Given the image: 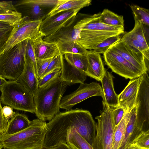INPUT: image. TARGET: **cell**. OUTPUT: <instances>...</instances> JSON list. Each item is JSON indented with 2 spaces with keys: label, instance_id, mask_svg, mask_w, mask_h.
Returning <instances> with one entry per match:
<instances>
[{
  "label": "cell",
  "instance_id": "obj_1",
  "mask_svg": "<svg viewBox=\"0 0 149 149\" xmlns=\"http://www.w3.org/2000/svg\"><path fill=\"white\" fill-rule=\"evenodd\" d=\"M44 149L66 143L67 132L74 127L90 145L96 134V123L88 111L76 108L60 112L46 123Z\"/></svg>",
  "mask_w": 149,
  "mask_h": 149
},
{
  "label": "cell",
  "instance_id": "obj_2",
  "mask_svg": "<svg viewBox=\"0 0 149 149\" xmlns=\"http://www.w3.org/2000/svg\"><path fill=\"white\" fill-rule=\"evenodd\" d=\"M67 86L58 77L38 88L33 97L38 119L50 121L60 112V103Z\"/></svg>",
  "mask_w": 149,
  "mask_h": 149
},
{
  "label": "cell",
  "instance_id": "obj_3",
  "mask_svg": "<svg viewBox=\"0 0 149 149\" xmlns=\"http://www.w3.org/2000/svg\"><path fill=\"white\" fill-rule=\"evenodd\" d=\"M45 121L38 118L31 121L29 126L14 134L0 136L3 148L9 149H44L47 129Z\"/></svg>",
  "mask_w": 149,
  "mask_h": 149
},
{
  "label": "cell",
  "instance_id": "obj_4",
  "mask_svg": "<svg viewBox=\"0 0 149 149\" xmlns=\"http://www.w3.org/2000/svg\"><path fill=\"white\" fill-rule=\"evenodd\" d=\"M0 101L13 109L35 113L33 96L15 80L7 81L0 89Z\"/></svg>",
  "mask_w": 149,
  "mask_h": 149
},
{
  "label": "cell",
  "instance_id": "obj_5",
  "mask_svg": "<svg viewBox=\"0 0 149 149\" xmlns=\"http://www.w3.org/2000/svg\"><path fill=\"white\" fill-rule=\"evenodd\" d=\"M26 41L16 45L0 56V75L5 79L16 80L23 72Z\"/></svg>",
  "mask_w": 149,
  "mask_h": 149
},
{
  "label": "cell",
  "instance_id": "obj_6",
  "mask_svg": "<svg viewBox=\"0 0 149 149\" xmlns=\"http://www.w3.org/2000/svg\"><path fill=\"white\" fill-rule=\"evenodd\" d=\"M103 108L100 114L95 117L96 134L92 147L94 149H113V139L115 125L112 109L102 101Z\"/></svg>",
  "mask_w": 149,
  "mask_h": 149
},
{
  "label": "cell",
  "instance_id": "obj_7",
  "mask_svg": "<svg viewBox=\"0 0 149 149\" xmlns=\"http://www.w3.org/2000/svg\"><path fill=\"white\" fill-rule=\"evenodd\" d=\"M62 0H23L14 5L22 17L31 20L42 21Z\"/></svg>",
  "mask_w": 149,
  "mask_h": 149
},
{
  "label": "cell",
  "instance_id": "obj_8",
  "mask_svg": "<svg viewBox=\"0 0 149 149\" xmlns=\"http://www.w3.org/2000/svg\"><path fill=\"white\" fill-rule=\"evenodd\" d=\"M42 21L31 20L22 17L21 22L14 26L6 43L3 52L27 39L32 42L45 37L40 31Z\"/></svg>",
  "mask_w": 149,
  "mask_h": 149
},
{
  "label": "cell",
  "instance_id": "obj_9",
  "mask_svg": "<svg viewBox=\"0 0 149 149\" xmlns=\"http://www.w3.org/2000/svg\"><path fill=\"white\" fill-rule=\"evenodd\" d=\"M136 125L141 131L149 130V77L148 72L141 75L136 101Z\"/></svg>",
  "mask_w": 149,
  "mask_h": 149
},
{
  "label": "cell",
  "instance_id": "obj_10",
  "mask_svg": "<svg viewBox=\"0 0 149 149\" xmlns=\"http://www.w3.org/2000/svg\"><path fill=\"white\" fill-rule=\"evenodd\" d=\"M104 95L100 84L96 82L80 84L78 88L73 92L61 98L60 108L68 110L75 105L92 97Z\"/></svg>",
  "mask_w": 149,
  "mask_h": 149
},
{
  "label": "cell",
  "instance_id": "obj_11",
  "mask_svg": "<svg viewBox=\"0 0 149 149\" xmlns=\"http://www.w3.org/2000/svg\"><path fill=\"white\" fill-rule=\"evenodd\" d=\"M78 8L63 11L50 16L42 21L40 31L45 37L53 34L60 29L72 24L78 12Z\"/></svg>",
  "mask_w": 149,
  "mask_h": 149
},
{
  "label": "cell",
  "instance_id": "obj_12",
  "mask_svg": "<svg viewBox=\"0 0 149 149\" xmlns=\"http://www.w3.org/2000/svg\"><path fill=\"white\" fill-rule=\"evenodd\" d=\"M106 65L116 74L125 79H132L143 73L120 55L108 50L103 54Z\"/></svg>",
  "mask_w": 149,
  "mask_h": 149
},
{
  "label": "cell",
  "instance_id": "obj_13",
  "mask_svg": "<svg viewBox=\"0 0 149 149\" xmlns=\"http://www.w3.org/2000/svg\"><path fill=\"white\" fill-rule=\"evenodd\" d=\"M134 18V27L130 31L126 33L121 38L120 40L143 53L149 61L148 42L147 40V26L140 23Z\"/></svg>",
  "mask_w": 149,
  "mask_h": 149
},
{
  "label": "cell",
  "instance_id": "obj_14",
  "mask_svg": "<svg viewBox=\"0 0 149 149\" xmlns=\"http://www.w3.org/2000/svg\"><path fill=\"white\" fill-rule=\"evenodd\" d=\"M108 50L120 55L143 73L148 71L146 61H149L145 55L120 40L112 45Z\"/></svg>",
  "mask_w": 149,
  "mask_h": 149
},
{
  "label": "cell",
  "instance_id": "obj_15",
  "mask_svg": "<svg viewBox=\"0 0 149 149\" xmlns=\"http://www.w3.org/2000/svg\"><path fill=\"white\" fill-rule=\"evenodd\" d=\"M124 33L119 31L82 29L81 31L79 38L76 41L87 50H93L98 45L107 39Z\"/></svg>",
  "mask_w": 149,
  "mask_h": 149
},
{
  "label": "cell",
  "instance_id": "obj_16",
  "mask_svg": "<svg viewBox=\"0 0 149 149\" xmlns=\"http://www.w3.org/2000/svg\"><path fill=\"white\" fill-rule=\"evenodd\" d=\"M141 79V76L131 79L118 95L119 107L125 111H130L135 106L136 101Z\"/></svg>",
  "mask_w": 149,
  "mask_h": 149
},
{
  "label": "cell",
  "instance_id": "obj_17",
  "mask_svg": "<svg viewBox=\"0 0 149 149\" xmlns=\"http://www.w3.org/2000/svg\"><path fill=\"white\" fill-rule=\"evenodd\" d=\"M25 60L24 70L15 81L23 86L34 97L38 88V79L31 63L25 57Z\"/></svg>",
  "mask_w": 149,
  "mask_h": 149
},
{
  "label": "cell",
  "instance_id": "obj_18",
  "mask_svg": "<svg viewBox=\"0 0 149 149\" xmlns=\"http://www.w3.org/2000/svg\"><path fill=\"white\" fill-rule=\"evenodd\" d=\"M88 65L85 73L86 76L101 81L106 70L104 68L100 54L92 50L87 53Z\"/></svg>",
  "mask_w": 149,
  "mask_h": 149
},
{
  "label": "cell",
  "instance_id": "obj_19",
  "mask_svg": "<svg viewBox=\"0 0 149 149\" xmlns=\"http://www.w3.org/2000/svg\"><path fill=\"white\" fill-rule=\"evenodd\" d=\"M64 61H62L61 73L60 78L68 85L76 84H83L86 79L85 73Z\"/></svg>",
  "mask_w": 149,
  "mask_h": 149
},
{
  "label": "cell",
  "instance_id": "obj_20",
  "mask_svg": "<svg viewBox=\"0 0 149 149\" xmlns=\"http://www.w3.org/2000/svg\"><path fill=\"white\" fill-rule=\"evenodd\" d=\"M113 78L111 73L106 71L100 81L104 95L102 101L112 109L119 107L118 95L114 88Z\"/></svg>",
  "mask_w": 149,
  "mask_h": 149
},
{
  "label": "cell",
  "instance_id": "obj_21",
  "mask_svg": "<svg viewBox=\"0 0 149 149\" xmlns=\"http://www.w3.org/2000/svg\"><path fill=\"white\" fill-rule=\"evenodd\" d=\"M32 44L37 59L51 58L61 54L57 43L48 42L41 38L32 42Z\"/></svg>",
  "mask_w": 149,
  "mask_h": 149
},
{
  "label": "cell",
  "instance_id": "obj_22",
  "mask_svg": "<svg viewBox=\"0 0 149 149\" xmlns=\"http://www.w3.org/2000/svg\"><path fill=\"white\" fill-rule=\"evenodd\" d=\"M73 23L69 26L60 29L53 34L44 37L43 40L48 42L56 43L59 42L76 41L79 38L81 31L74 28L75 24Z\"/></svg>",
  "mask_w": 149,
  "mask_h": 149
},
{
  "label": "cell",
  "instance_id": "obj_23",
  "mask_svg": "<svg viewBox=\"0 0 149 149\" xmlns=\"http://www.w3.org/2000/svg\"><path fill=\"white\" fill-rule=\"evenodd\" d=\"M136 109L135 106L130 110L126 131L118 149H126L135 138L142 132L136 125Z\"/></svg>",
  "mask_w": 149,
  "mask_h": 149
},
{
  "label": "cell",
  "instance_id": "obj_24",
  "mask_svg": "<svg viewBox=\"0 0 149 149\" xmlns=\"http://www.w3.org/2000/svg\"><path fill=\"white\" fill-rule=\"evenodd\" d=\"M31 121L30 120L26 115L15 113L9 120L6 130L3 136L14 134L25 130L30 125Z\"/></svg>",
  "mask_w": 149,
  "mask_h": 149
},
{
  "label": "cell",
  "instance_id": "obj_25",
  "mask_svg": "<svg viewBox=\"0 0 149 149\" xmlns=\"http://www.w3.org/2000/svg\"><path fill=\"white\" fill-rule=\"evenodd\" d=\"M90 0H62L49 14L48 16L54 15L61 12L78 8L82 9L91 4Z\"/></svg>",
  "mask_w": 149,
  "mask_h": 149
},
{
  "label": "cell",
  "instance_id": "obj_26",
  "mask_svg": "<svg viewBox=\"0 0 149 149\" xmlns=\"http://www.w3.org/2000/svg\"><path fill=\"white\" fill-rule=\"evenodd\" d=\"M66 143L72 149H94L74 127L68 130Z\"/></svg>",
  "mask_w": 149,
  "mask_h": 149
},
{
  "label": "cell",
  "instance_id": "obj_27",
  "mask_svg": "<svg viewBox=\"0 0 149 149\" xmlns=\"http://www.w3.org/2000/svg\"><path fill=\"white\" fill-rule=\"evenodd\" d=\"M130 111H126L120 123L114 127L113 139V149H118L123 140L126 129Z\"/></svg>",
  "mask_w": 149,
  "mask_h": 149
},
{
  "label": "cell",
  "instance_id": "obj_28",
  "mask_svg": "<svg viewBox=\"0 0 149 149\" xmlns=\"http://www.w3.org/2000/svg\"><path fill=\"white\" fill-rule=\"evenodd\" d=\"M98 20L105 24L116 27H124V20L122 15H119L108 9L101 13Z\"/></svg>",
  "mask_w": 149,
  "mask_h": 149
},
{
  "label": "cell",
  "instance_id": "obj_29",
  "mask_svg": "<svg viewBox=\"0 0 149 149\" xmlns=\"http://www.w3.org/2000/svg\"><path fill=\"white\" fill-rule=\"evenodd\" d=\"M57 43L60 54L63 56L66 54H83L87 53L88 51L76 41L59 42Z\"/></svg>",
  "mask_w": 149,
  "mask_h": 149
},
{
  "label": "cell",
  "instance_id": "obj_30",
  "mask_svg": "<svg viewBox=\"0 0 149 149\" xmlns=\"http://www.w3.org/2000/svg\"><path fill=\"white\" fill-rule=\"evenodd\" d=\"M64 56L67 63L85 73L86 72L88 65L87 53L83 54H66Z\"/></svg>",
  "mask_w": 149,
  "mask_h": 149
},
{
  "label": "cell",
  "instance_id": "obj_31",
  "mask_svg": "<svg viewBox=\"0 0 149 149\" xmlns=\"http://www.w3.org/2000/svg\"><path fill=\"white\" fill-rule=\"evenodd\" d=\"M96 30L103 31H119L124 33V27H116L109 26L100 22L97 19L85 25L82 30Z\"/></svg>",
  "mask_w": 149,
  "mask_h": 149
},
{
  "label": "cell",
  "instance_id": "obj_32",
  "mask_svg": "<svg viewBox=\"0 0 149 149\" xmlns=\"http://www.w3.org/2000/svg\"><path fill=\"white\" fill-rule=\"evenodd\" d=\"M134 15V18L141 24L148 26L149 25V11L148 9L140 7L137 5L130 6Z\"/></svg>",
  "mask_w": 149,
  "mask_h": 149
},
{
  "label": "cell",
  "instance_id": "obj_33",
  "mask_svg": "<svg viewBox=\"0 0 149 149\" xmlns=\"http://www.w3.org/2000/svg\"><path fill=\"white\" fill-rule=\"evenodd\" d=\"M128 147L140 149H149V130L142 131Z\"/></svg>",
  "mask_w": 149,
  "mask_h": 149
},
{
  "label": "cell",
  "instance_id": "obj_34",
  "mask_svg": "<svg viewBox=\"0 0 149 149\" xmlns=\"http://www.w3.org/2000/svg\"><path fill=\"white\" fill-rule=\"evenodd\" d=\"M22 18V14L17 11L0 14V22L8 24L13 27L17 25Z\"/></svg>",
  "mask_w": 149,
  "mask_h": 149
},
{
  "label": "cell",
  "instance_id": "obj_35",
  "mask_svg": "<svg viewBox=\"0 0 149 149\" xmlns=\"http://www.w3.org/2000/svg\"><path fill=\"white\" fill-rule=\"evenodd\" d=\"M120 39L119 35L109 38L98 45L92 50L95 52L103 54L112 45L120 41Z\"/></svg>",
  "mask_w": 149,
  "mask_h": 149
},
{
  "label": "cell",
  "instance_id": "obj_36",
  "mask_svg": "<svg viewBox=\"0 0 149 149\" xmlns=\"http://www.w3.org/2000/svg\"><path fill=\"white\" fill-rule=\"evenodd\" d=\"M24 57L28 59L32 63L37 77V59L34 54L32 42L29 39L26 40Z\"/></svg>",
  "mask_w": 149,
  "mask_h": 149
},
{
  "label": "cell",
  "instance_id": "obj_37",
  "mask_svg": "<svg viewBox=\"0 0 149 149\" xmlns=\"http://www.w3.org/2000/svg\"><path fill=\"white\" fill-rule=\"evenodd\" d=\"M61 73V68H57L42 77L38 79V87L43 86L55 78L60 77Z\"/></svg>",
  "mask_w": 149,
  "mask_h": 149
},
{
  "label": "cell",
  "instance_id": "obj_38",
  "mask_svg": "<svg viewBox=\"0 0 149 149\" xmlns=\"http://www.w3.org/2000/svg\"><path fill=\"white\" fill-rule=\"evenodd\" d=\"M63 56L60 54L54 57L49 63L46 69L43 74L41 77L55 69L61 68L62 65V60L63 58Z\"/></svg>",
  "mask_w": 149,
  "mask_h": 149
},
{
  "label": "cell",
  "instance_id": "obj_39",
  "mask_svg": "<svg viewBox=\"0 0 149 149\" xmlns=\"http://www.w3.org/2000/svg\"><path fill=\"white\" fill-rule=\"evenodd\" d=\"M14 27L0 32V56L3 53L6 42Z\"/></svg>",
  "mask_w": 149,
  "mask_h": 149
},
{
  "label": "cell",
  "instance_id": "obj_40",
  "mask_svg": "<svg viewBox=\"0 0 149 149\" xmlns=\"http://www.w3.org/2000/svg\"><path fill=\"white\" fill-rule=\"evenodd\" d=\"M53 58L44 59H37V77L38 79L40 78Z\"/></svg>",
  "mask_w": 149,
  "mask_h": 149
},
{
  "label": "cell",
  "instance_id": "obj_41",
  "mask_svg": "<svg viewBox=\"0 0 149 149\" xmlns=\"http://www.w3.org/2000/svg\"><path fill=\"white\" fill-rule=\"evenodd\" d=\"M125 112L124 109L120 107L112 109V116L115 126L117 125L122 120Z\"/></svg>",
  "mask_w": 149,
  "mask_h": 149
},
{
  "label": "cell",
  "instance_id": "obj_42",
  "mask_svg": "<svg viewBox=\"0 0 149 149\" xmlns=\"http://www.w3.org/2000/svg\"><path fill=\"white\" fill-rule=\"evenodd\" d=\"M8 121L3 115L2 107L0 101V136H3L6 132Z\"/></svg>",
  "mask_w": 149,
  "mask_h": 149
},
{
  "label": "cell",
  "instance_id": "obj_43",
  "mask_svg": "<svg viewBox=\"0 0 149 149\" xmlns=\"http://www.w3.org/2000/svg\"><path fill=\"white\" fill-rule=\"evenodd\" d=\"M2 111L3 116L8 121L15 113L12 108L7 105L4 106L2 108Z\"/></svg>",
  "mask_w": 149,
  "mask_h": 149
},
{
  "label": "cell",
  "instance_id": "obj_44",
  "mask_svg": "<svg viewBox=\"0 0 149 149\" xmlns=\"http://www.w3.org/2000/svg\"><path fill=\"white\" fill-rule=\"evenodd\" d=\"M44 149H72L66 143L61 142L54 146Z\"/></svg>",
  "mask_w": 149,
  "mask_h": 149
},
{
  "label": "cell",
  "instance_id": "obj_45",
  "mask_svg": "<svg viewBox=\"0 0 149 149\" xmlns=\"http://www.w3.org/2000/svg\"><path fill=\"white\" fill-rule=\"evenodd\" d=\"M13 27V26L8 24L0 22V32L7 30Z\"/></svg>",
  "mask_w": 149,
  "mask_h": 149
},
{
  "label": "cell",
  "instance_id": "obj_46",
  "mask_svg": "<svg viewBox=\"0 0 149 149\" xmlns=\"http://www.w3.org/2000/svg\"><path fill=\"white\" fill-rule=\"evenodd\" d=\"M7 81L5 79L0 75V89Z\"/></svg>",
  "mask_w": 149,
  "mask_h": 149
},
{
  "label": "cell",
  "instance_id": "obj_47",
  "mask_svg": "<svg viewBox=\"0 0 149 149\" xmlns=\"http://www.w3.org/2000/svg\"><path fill=\"white\" fill-rule=\"evenodd\" d=\"M128 149H137V148H135L130 147H128Z\"/></svg>",
  "mask_w": 149,
  "mask_h": 149
},
{
  "label": "cell",
  "instance_id": "obj_48",
  "mask_svg": "<svg viewBox=\"0 0 149 149\" xmlns=\"http://www.w3.org/2000/svg\"><path fill=\"white\" fill-rule=\"evenodd\" d=\"M3 148L0 142V149H2Z\"/></svg>",
  "mask_w": 149,
  "mask_h": 149
},
{
  "label": "cell",
  "instance_id": "obj_49",
  "mask_svg": "<svg viewBox=\"0 0 149 149\" xmlns=\"http://www.w3.org/2000/svg\"><path fill=\"white\" fill-rule=\"evenodd\" d=\"M3 149H9L3 148Z\"/></svg>",
  "mask_w": 149,
  "mask_h": 149
},
{
  "label": "cell",
  "instance_id": "obj_50",
  "mask_svg": "<svg viewBox=\"0 0 149 149\" xmlns=\"http://www.w3.org/2000/svg\"><path fill=\"white\" fill-rule=\"evenodd\" d=\"M126 149H128V148H127Z\"/></svg>",
  "mask_w": 149,
  "mask_h": 149
}]
</instances>
